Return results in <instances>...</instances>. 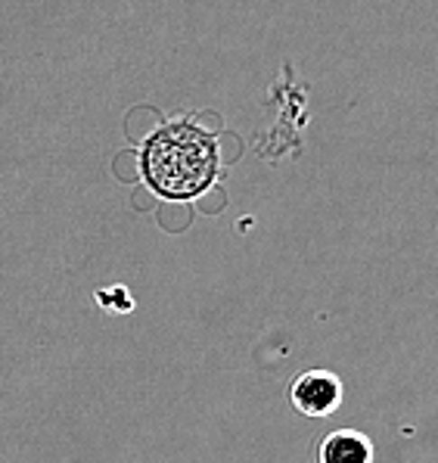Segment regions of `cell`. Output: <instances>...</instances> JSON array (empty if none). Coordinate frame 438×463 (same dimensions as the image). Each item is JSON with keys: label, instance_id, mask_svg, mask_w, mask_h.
Wrapping results in <instances>:
<instances>
[{"label": "cell", "instance_id": "obj_2", "mask_svg": "<svg viewBox=\"0 0 438 463\" xmlns=\"http://www.w3.org/2000/svg\"><path fill=\"white\" fill-rule=\"evenodd\" d=\"M286 398L302 417L323 420V417H333L342 408L345 386L333 370H305V373H299L293 380Z\"/></svg>", "mask_w": 438, "mask_h": 463}, {"label": "cell", "instance_id": "obj_4", "mask_svg": "<svg viewBox=\"0 0 438 463\" xmlns=\"http://www.w3.org/2000/svg\"><path fill=\"white\" fill-rule=\"evenodd\" d=\"M97 302H100L103 308H109V311H131L134 308V298L128 296V289H125V287L100 289V293H97Z\"/></svg>", "mask_w": 438, "mask_h": 463}, {"label": "cell", "instance_id": "obj_1", "mask_svg": "<svg viewBox=\"0 0 438 463\" xmlns=\"http://www.w3.org/2000/svg\"><path fill=\"white\" fill-rule=\"evenodd\" d=\"M140 181L168 203H190L221 177V146L211 131L190 118L162 122L137 149Z\"/></svg>", "mask_w": 438, "mask_h": 463}, {"label": "cell", "instance_id": "obj_3", "mask_svg": "<svg viewBox=\"0 0 438 463\" xmlns=\"http://www.w3.org/2000/svg\"><path fill=\"white\" fill-rule=\"evenodd\" d=\"M317 463H373V439L361 430H333L321 439Z\"/></svg>", "mask_w": 438, "mask_h": 463}]
</instances>
